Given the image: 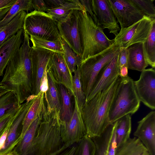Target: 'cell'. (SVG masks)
<instances>
[{
  "instance_id": "obj_1",
  "label": "cell",
  "mask_w": 155,
  "mask_h": 155,
  "mask_svg": "<svg viewBox=\"0 0 155 155\" xmlns=\"http://www.w3.org/2000/svg\"><path fill=\"white\" fill-rule=\"evenodd\" d=\"M31 49L30 37L24 31L22 43L8 64L1 82L15 92L19 105L32 94Z\"/></svg>"
},
{
  "instance_id": "obj_2",
  "label": "cell",
  "mask_w": 155,
  "mask_h": 155,
  "mask_svg": "<svg viewBox=\"0 0 155 155\" xmlns=\"http://www.w3.org/2000/svg\"><path fill=\"white\" fill-rule=\"evenodd\" d=\"M120 78L119 76L107 88L86 102L81 110L87 134L91 138L100 136L110 124L109 112Z\"/></svg>"
},
{
  "instance_id": "obj_3",
  "label": "cell",
  "mask_w": 155,
  "mask_h": 155,
  "mask_svg": "<svg viewBox=\"0 0 155 155\" xmlns=\"http://www.w3.org/2000/svg\"><path fill=\"white\" fill-rule=\"evenodd\" d=\"M65 145L61 137L59 112L46 106L28 155H53Z\"/></svg>"
},
{
  "instance_id": "obj_4",
  "label": "cell",
  "mask_w": 155,
  "mask_h": 155,
  "mask_svg": "<svg viewBox=\"0 0 155 155\" xmlns=\"http://www.w3.org/2000/svg\"><path fill=\"white\" fill-rule=\"evenodd\" d=\"M78 25L82 53L81 62L115 43L114 39L111 40L107 37L103 30L95 23L84 7L79 12Z\"/></svg>"
},
{
  "instance_id": "obj_5",
  "label": "cell",
  "mask_w": 155,
  "mask_h": 155,
  "mask_svg": "<svg viewBox=\"0 0 155 155\" xmlns=\"http://www.w3.org/2000/svg\"><path fill=\"white\" fill-rule=\"evenodd\" d=\"M134 81L129 76L120 77L109 112L110 124L124 115L134 114L139 109L140 101L135 90Z\"/></svg>"
},
{
  "instance_id": "obj_6",
  "label": "cell",
  "mask_w": 155,
  "mask_h": 155,
  "mask_svg": "<svg viewBox=\"0 0 155 155\" xmlns=\"http://www.w3.org/2000/svg\"><path fill=\"white\" fill-rule=\"evenodd\" d=\"M120 48L115 42L102 52L87 58L79 66L81 81L86 100L98 73L105 64L119 53Z\"/></svg>"
},
{
  "instance_id": "obj_7",
  "label": "cell",
  "mask_w": 155,
  "mask_h": 155,
  "mask_svg": "<svg viewBox=\"0 0 155 155\" xmlns=\"http://www.w3.org/2000/svg\"><path fill=\"white\" fill-rule=\"evenodd\" d=\"M23 28L30 36L51 41H60L61 38L57 22L45 12L34 10L27 13L24 20Z\"/></svg>"
},
{
  "instance_id": "obj_8",
  "label": "cell",
  "mask_w": 155,
  "mask_h": 155,
  "mask_svg": "<svg viewBox=\"0 0 155 155\" xmlns=\"http://www.w3.org/2000/svg\"><path fill=\"white\" fill-rule=\"evenodd\" d=\"M155 23V18L144 16L143 18L126 28H121L114 39L120 47L127 48L135 43L144 42Z\"/></svg>"
},
{
  "instance_id": "obj_9",
  "label": "cell",
  "mask_w": 155,
  "mask_h": 155,
  "mask_svg": "<svg viewBox=\"0 0 155 155\" xmlns=\"http://www.w3.org/2000/svg\"><path fill=\"white\" fill-rule=\"evenodd\" d=\"M74 97V107L71 118L67 122H61L60 120L61 137L64 144L67 146L77 143L87 135L81 111Z\"/></svg>"
},
{
  "instance_id": "obj_10",
  "label": "cell",
  "mask_w": 155,
  "mask_h": 155,
  "mask_svg": "<svg viewBox=\"0 0 155 155\" xmlns=\"http://www.w3.org/2000/svg\"><path fill=\"white\" fill-rule=\"evenodd\" d=\"M80 11L73 10L63 20L57 22L61 38L72 50L81 57L82 54L78 25Z\"/></svg>"
},
{
  "instance_id": "obj_11",
  "label": "cell",
  "mask_w": 155,
  "mask_h": 155,
  "mask_svg": "<svg viewBox=\"0 0 155 155\" xmlns=\"http://www.w3.org/2000/svg\"><path fill=\"white\" fill-rule=\"evenodd\" d=\"M54 53L46 49L35 48L31 47L30 55L31 69V94L37 96L40 92L42 79L49 61Z\"/></svg>"
},
{
  "instance_id": "obj_12",
  "label": "cell",
  "mask_w": 155,
  "mask_h": 155,
  "mask_svg": "<svg viewBox=\"0 0 155 155\" xmlns=\"http://www.w3.org/2000/svg\"><path fill=\"white\" fill-rule=\"evenodd\" d=\"M140 102L152 110L155 109V70L153 68L142 71L139 79L134 81Z\"/></svg>"
},
{
  "instance_id": "obj_13",
  "label": "cell",
  "mask_w": 155,
  "mask_h": 155,
  "mask_svg": "<svg viewBox=\"0 0 155 155\" xmlns=\"http://www.w3.org/2000/svg\"><path fill=\"white\" fill-rule=\"evenodd\" d=\"M121 28L130 26L142 19L143 13L130 0H108Z\"/></svg>"
},
{
  "instance_id": "obj_14",
  "label": "cell",
  "mask_w": 155,
  "mask_h": 155,
  "mask_svg": "<svg viewBox=\"0 0 155 155\" xmlns=\"http://www.w3.org/2000/svg\"><path fill=\"white\" fill-rule=\"evenodd\" d=\"M91 2L95 23L116 36L120 29L108 0H91Z\"/></svg>"
},
{
  "instance_id": "obj_15",
  "label": "cell",
  "mask_w": 155,
  "mask_h": 155,
  "mask_svg": "<svg viewBox=\"0 0 155 155\" xmlns=\"http://www.w3.org/2000/svg\"><path fill=\"white\" fill-rule=\"evenodd\" d=\"M36 96L34 95H31L26 99V102L20 105L14 115L9 128L5 144L0 151V155L10 152L18 143V139L20 134L18 133L19 127L22 125V121Z\"/></svg>"
},
{
  "instance_id": "obj_16",
  "label": "cell",
  "mask_w": 155,
  "mask_h": 155,
  "mask_svg": "<svg viewBox=\"0 0 155 155\" xmlns=\"http://www.w3.org/2000/svg\"><path fill=\"white\" fill-rule=\"evenodd\" d=\"M119 53L105 64L99 72L86 102L98 92L107 88L119 76Z\"/></svg>"
},
{
  "instance_id": "obj_17",
  "label": "cell",
  "mask_w": 155,
  "mask_h": 155,
  "mask_svg": "<svg viewBox=\"0 0 155 155\" xmlns=\"http://www.w3.org/2000/svg\"><path fill=\"white\" fill-rule=\"evenodd\" d=\"M138 123L134 137L141 142L150 155H155V111L150 112Z\"/></svg>"
},
{
  "instance_id": "obj_18",
  "label": "cell",
  "mask_w": 155,
  "mask_h": 155,
  "mask_svg": "<svg viewBox=\"0 0 155 155\" xmlns=\"http://www.w3.org/2000/svg\"><path fill=\"white\" fill-rule=\"evenodd\" d=\"M46 68L51 72L58 84L64 86L74 96L73 75L70 72L64 54L54 53L49 60Z\"/></svg>"
},
{
  "instance_id": "obj_19",
  "label": "cell",
  "mask_w": 155,
  "mask_h": 155,
  "mask_svg": "<svg viewBox=\"0 0 155 155\" xmlns=\"http://www.w3.org/2000/svg\"><path fill=\"white\" fill-rule=\"evenodd\" d=\"M23 38V28L0 46V77L3 76L6 67L20 47Z\"/></svg>"
},
{
  "instance_id": "obj_20",
  "label": "cell",
  "mask_w": 155,
  "mask_h": 155,
  "mask_svg": "<svg viewBox=\"0 0 155 155\" xmlns=\"http://www.w3.org/2000/svg\"><path fill=\"white\" fill-rule=\"evenodd\" d=\"M46 72L48 88L44 93L46 108L49 110H55L59 112L61 97L59 85L51 72L47 68Z\"/></svg>"
},
{
  "instance_id": "obj_21",
  "label": "cell",
  "mask_w": 155,
  "mask_h": 155,
  "mask_svg": "<svg viewBox=\"0 0 155 155\" xmlns=\"http://www.w3.org/2000/svg\"><path fill=\"white\" fill-rule=\"evenodd\" d=\"M128 69L142 71L148 66L144 56L143 43L133 44L127 48Z\"/></svg>"
},
{
  "instance_id": "obj_22",
  "label": "cell",
  "mask_w": 155,
  "mask_h": 155,
  "mask_svg": "<svg viewBox=\"0 0 155 155\" xmlns=\"http://www.w3.org/2000/svg\"><path fill=\"white\" fill-rule=\"evenodd\" d=\"M45 93L40 91L36 96L22 123V128L18 139V143L21 140L25 133L33 122L38 117L45 105Z\"/></svg>"
},
{
  "instance_id": "obj_23",
  "label": "cell",
  "mask_w": 155,
  "mask_h": 155,
  "mask_svg": "<svg viewBox=\"0 0 155 155\" xmlns=\"http://www.w3.org/2000/svg\"><path fill=\"white\" fill-rule=\"evenodd\" d=\"M45 106V105L42 111L30 125L22 139L13 149L19 155H29Z\"/></svg>"
},
{
  "instance_id": "obj_24",
  "label": "cell",
  "mask_w": 155,
  "mask_h": 155,
  "mask_svg": "<svg viewBox=\"0 0 155 155\" xmlns=\"http://www.w3.org/2000/svg\"><path fill=\"white\" fill-rule=\"evenodd\" d=\"M61 97V107L59 112L60 120L67 122L71 118L74 110L72 101L73 94L63 85L58 84Z\"/></svg>"
},
{
  "instance_id": "obj_25",
  "label": "cell",
  "mask_w": 155,
  "mask_h": 155,
  "mask_svg": "<svg viewBox=\"0 0 155 155\" xmlns=\"http://www.w3.org/2000/svg\"><path fill=\"white\" fill-rule=\"evenodd\" d=\"M27 13L20 12L9 22L2 27L0 31V46L6 41L15 35L23 28L24 18Z\"/></svg>"
},
{
  "instance_id": "obj_26",
  "label": "cell",
  "mask_w": 155,
  "mask_h": 155,
  "mask_svg": "<svg viewBox=\"0 0 155 155\" xmlns=\"http://www.w3.org/2000/svg\"><path fill=\"white\" fill-rule=\"evenodd\" d=\"M115 155H150L145 147L135 137L130 138L117 147Z\"/></svg>"
},
{
  "instance_id": "obj_27",
  "label": "cell",
  "mask_w": 155,
  "mask_h": 155,
  "mask_svg": "<svg viewBox=\"0 0 155 155\" xmlns=\"http://www.w3.org/2000/svg\"><path fill=\"white\" fill-rule=\"evenodd\" d=\"M84 8L79 0H66L62 5L55 9H48L47 13L51 15L58 22L64 19L71 10H77L81 11Z\"/></svg>"
},
{
  "instance_id": "obj_28",
  "label": "cell",
  "mask_w": 155,
  "mask_h": 155,
  "mask_svg": "<svg viewBox=\"0 0 155 155\" xmlns=\"http://www.w3.org/2000/svg\"><path fill=\"white\" fill-rule=\"evenodd\" d=\"M115 137L117 147L125 143L130 138L131 131L130 114L122 117L117 120Z\"/></svg>"
},
{
  "instance_id": "obj_29",
  "label": "cell",
  "mask_w": 155,
  "mask_h": 155,
  "mask_svg": "<svg viewBox=\"0 0 155 155\" xmlns=\"http://www.w3.org/2000/svg\"><path fill=\"white\" fill-rule=\"evenodd\" d=\"M117 122L110 124L99 136L91 138L95 146V155H108L109 143Z\"/></svg>"
},
{
  "instance_id": "obj_30",
  "label": "cell",
  "mask_w": 155,
  "mask_h": 155,
  "mask_svg": "<svg viewBox=\"0 0 155 155\" xmlns=\"http://www.w3.org/2000/svg\"><path fill=\"white\" fill-rule=\"evenodd\" d=\"M33 10L32 0H17L4 18L0 21V28L9 22L20 12L25 11L27 13Z\"/></svg>"
},
{
  "instance_id": "obj_31",
  "label": "cell",
  "mask_w": 155,
  "mask_h": 155,
  "mask_svg": "<svg viewBox=\"0 0 155 155\" xmlns=\"http://www.w3.org/2000/svg\"><path fill=\"white\" fill-rule=\"evenodd\" d=\"M143 49L146 60L152 68L155 67V23L152 26L147 38L143 43Z\"/></svg>"
},
{
  "instance_id": "obj_32",
  "label": "cell",
  "mask_w": 155,
  "mask_h": 155,
  "mask_svg": "<svg viewBox=\"0 0 155 155\" xmlns=\"http://www.w3.org/2000/svg\"><path fill=\"white\" fill-rule=\"evenodd\" d=\"M30 39L32 43V48L45 49L54 53L64 54V51L60 40L49 41L32 36H30Z\"/></svg>"
},
{
  "instance_id": "obj_33",
  "label": "cell",
  "mask_w": 155,
  "mask_h": 155,
  "mask_svg": "<svg viewBox=\"0 0 155 155\" xmlns=\"http://www.w3.org/2000/svg\"><path fill=\"white\" fill-rule=\"evenodd\" d=\"M64 51V55L70 72L73 75L77 67L81 62V57L75 53L65 40L61 38L60 40Z\"/></svg>"
},
{
  "instance_id": "obj_34",
  "label": "cell",
  "mask_w": 155,
  "mask_h": 155,
  "mask_svg": "<svg viewBox=\"0 0 155 155\" xmlns=\"http://www.w3.org/2000/svg\"><path fill=\"white\" fill-rule=\"evenodd\" d=\"M72 75V86L74 97H75L79 109L81 110L86 102V98L81 81L79 66Z\"/></svg>"
},
{
  "instance_id": "obj_35",
  "label": "cell",
  "mask_w": 155,
  "mask_h": 155,
  "mask_svg": "<svg viewBox=\"0 0 155 155\" xmlns=\"http://www.w3.org/2000/svg\"><path fill=\"white\" fill-rule=\"evenodd\" d=\"M95 151L94 142L87 135L77 143L74 155H95Z\"/></svg>"
},
{
  "instance_id": "obj_36",
  "label": "cell",
  "mask_w": 155,
  "mask_h": 155,
  "mask_svg": "<svg viewBox=\"0 0 155 155\" xmlns=\"http://www.w3.org/2000/svg\"><path fill=\"white\" fill-rule=\"evenodd\" d=\"M19 106L13 91H11L0 96V117L9 110Z\"/></svg>"
},
{
  "instance_id": "obj_37",
  "label": "cell",
  "mask_w": 155,
  "mask_h": 155,
  "mask_svg": "<svg viewBox=\"0 0 155 155\" xmlns=\"http://www.w3.org/2000/svg\"><path fill=\"white\" fill-rule=\"evenodd\" d=\"M144 15L155 18L154 0H130Z\"/></svg>"
},
{
  "instance_id": "obj_38",
  "label": "cell",
  "mask_w": 155,
  "mask_h": 155,
  "mask_svg": "<svg viewBox=\"0 0 155 155\" xmlns=\"http://www.w3.org/2000/svg\"><path fill=\"white\" fill-rule=\"evenodd\" d=\"M20 106V105L10 110L0 117V137L5 131L10 126L14 115Z\"/></svg>"
},
{
  "instance_id": "obj_39",
  "label": "cell",
  "mask_w": 155,
  "mask_h": 155,
  "mask_svg": "<svg viewBox=\"0 0 155 155\" xmlns=\"http://www.w3.org/2000/svg\"><path fill=\"white\" fill-rule=\"evenodd\" d=\"M127 48L120 47L118 58V64L120 68L124 66L127 67Z\"/></svg>"
},
{
  "instance_id": "obj_40",
  "label": "cell",
  "mask_w": 155,
  "mask_h": 155,
  "mask_svg": "<svg viewBox=\"0 0 155 155\" xmlns=\"http://www.w3.org/2000/svg\"><path fill=\"white\" fill-rule=\"evenodd\" d=\"M32 3L34 10L42 12H47L48 8L44 0H32Z\"/></svg>"
},
{
  "instance_id": "obj_41",
  "label": "cell",
  "mask_w": 155,
  "mask_h": 155,
  "mask_svg": "<svg viewBox=\"0 0 155 155\" xmlns=\"http://www.w3.org/2000/svg\"><path fill=\"white\" fill-rule=\"evenodd\" d=\"M77 143L69 146H65L61 150L53 155H74Z\"/></svg>"
},
{
  "instance_id": "obj_42",
  "label": "cell",
  "mask_w": 155,
  "mask_h": 155,
  "mask_svg": "<svg viewBox=\"0 0 155 155\" xmlns=\"http://www.w3.org/2000/svg\"><path fill=\"white\" fill-rule=\"evenodd\" d=\"M116 127L113 131L109 143L108 148V155H115L116 150L117 148L115 137Z\"/></svg>"
},
{
  "instance_id": "obj_43",
  "label": "cell",
  "mask_w": 155,
  "mask_h": 155,
  "mask_svg": "<svg viewBox=\"0 0 155 155\" xmlns=\"http://www.w3.org/2000/svg\"><path fill=\"white\" fill-rule=\"evenodd\" d=\"M66 0H45L47 7L48 9L57 8L62 5Z\"/></svg>"
},
{
  "instance_id": "obj_44",
  "label": "cell",
  "mask_w": 155,
  "mask_h": 155,
  "mask_svg": "<svg viewBox=\"0 0 155 155\" xmlns=\"http://www.w3.org/2000/svg\"><path fill=\"white\" fill-rule=\"evenodd\" d=\"M79 1L85 8V11L91 16L94 22L95 18L92 10L91 0H80Z\"/></svg>"
},
{
  "instance_id": "obj_45",
  "label": "cell",
  "mask_w": 155,
  "mask_h": 155,
  "mask_svg": "<svg viewBox=\"0 0 155 155\" xmlns=\"http://www.w3.org/2000/svg\"><path fill=\"white\" fill-rule=\"evenodd\" d=\"M48 88V80L46 69L42 79L40 86V91H42L45 93L47 90Z\"/></svg>"
},
{
  "instance_id": "obj_46",
  "label": "cell",
  "mask_w": 155,
  "mask_h": 155,
  "mask_svg": "<svg viewBox=\"0 0 155 155\" xmlns=\"http://www.w3.org/2000/svg\"><path fill=\"white\" fill-rule=\"evenodd\" d=\"M17 0H0V9L12 7Z\"/></svg>"
},
{
  "instance_id": "obj_47",
  "label": "cell",
  "mask_w": 155,
  "mask_h": 155,
  "mask_svg": "<svg viewBox=\"0 0 155 155\" xmlns=\"http://www.w3.org/2000/svg\"><path fill=\"white\" fill-rule=\"evenodd\" d=\"M10 126L5 131L0 137V151L5 144Z\"/></svg>"
},
{
  "instance_id": "obj_48",
  "label": "cell",
  "mask_w": 155,
  "mask_h": 155,
  "mask_svg": "<svg viewBox=\"0 0 155 155\" xmlns=\"http://www.w3.org/2000/svg\"><path fill=\"white\" fill-rule=\"evenodd\" d=\"M128 69L126 66H124L120 68L119 76L121 78H125L127 76Z\"/></svg>"
},
{
  "instance_id": "obj_49",
  "label": "cell",
  "mask_w": 155,
  "mask_h": 155,
  "mask_svg": "<svg viewBox=\"0 0 155 155\" xmlns=\"http://www.w3.org/2000/svg\"><path fill=\"white\" fill-rule=\"evenodd\" d=\"M10 8L11 7H6L0 9V21L4 18Z\"/></svg>"
},
{
  "instance_id": "obj_50",
  "label": "cell",
  "mask_w": 155,
  "mask_h": 155,
  "mask_svg": "<svg viewBox=\"0 0 155 155\" xmlns=\"http://www.w3.org/2000/svg\"><path fill=\"white\" fill-rule=\"evenodd\" d=\"M11 90L3 86L0 82V97L8 92Z\"/></svg>"
},
{
  "instance_id": "obj_51",
  "label": "cell",
  "mask_w": 155,
  "mask_h": 155,
  "mask_svg": "<svg viewBox=\"0 0 155 155\" xmlns=\"http://www.w3.org/2000/svg\"><path fill=\"white\" fill-rule=\"evenodd\" d=\"M19 155L18 153H17L13 149L12 151L10 152L3 154L2 155Z\"/></svg>"
},
{
  "instance_id": "obj_52",
  "label": "cell",
  "mask_w": 155,
  "mask_h": 155,
  "mask_svg": "<svg viewBox=\"0 0 155 155\" xmlns=\"http://www.w3.org/2000/svg\"><path fill=\"white\" fill-rule=\"evenodd\" d=\"M2 28V27H1V28H0V30H1V29Z\"/></svg>"
}]
</instances>
